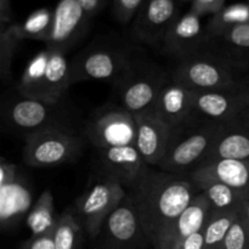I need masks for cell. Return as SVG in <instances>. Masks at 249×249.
Instances as JSON below:
<instances>
[{
    "label": "cell",
    "instance_id": "1",
    "mask_svg": "<svg viewBox=\"0 0 249 249\" xmlns=\"http://www.w3.org/2000/svg\"><path fill=\"white\" fill-rule=\"evenodd\" d=\"M198 192L191 180L148 168L128 190L141 226L156 249Z\"/></svg>",
    "mask_w": 249,
    "mask_h": 249
},
{
    "label": "cell",
    "instance_id": "2",
    "mask_svg": "<svg viewBox=\"0 0 249 249\" xmlns=\"http://www.w3.org/2000/svg\"><path fill=\"white\" fill-rule=\"evenodd\" d=\"M2 122L10 133L23 136L24 140L51 129H71L72 114L63 101L48 102L17 94L2 107Z\"/></svg>",
    "mask_w": 249,
    "mask_h": 249
},
{
    "label": "cell",
    "instance_id": "3",
    "mask_svg": "<svg viewBox=\"0 0 249 249\" xmlns=\"http://www.w3.org/2000/svg\"><path fill=\"white\" fill-rule=\"evenodd\" d=\"M224 124L195 121L174 130L167 153L158 168L169 174L187 177L206 160Z\"/></svg>",
    "mask_w": 249,
    "mask_h": 249
},
{
    "label": "cell",
    "instance_id": "4",
    "mask_svg": "<svg viewBox=\"0 0 249 249\" xmlns=\"http://www.w3.org/2000/svg\"><path fill=\"white\" fill-rule=\"evenodd\" d=\"M170 77L158 65L135 57L125 72L114 82L119 106L134 116L151 111L160 90Z\"/></svg>",
    "mask_w": 249,
    "mask_h": 249
},
{
    "label": "cell",
    "instance_id": "5",
    "mask_svg": "<svg viewBox=\"0 0 249 249\" xmlns=\"http://www.w3.org/2000/svg\"><path fill=\"white\" fill-rule=\"evenodd\" d=\"M134 58L130 49L123 44L96 41L71 61V87L87 80L117 82Z\"/></svg>",
    "mask_w": 249,
    "mask_h": 249
},
{
    "label": "cell",
    "instance_id": "6",
    "mask_svg": "<svg viewBox=\"0 0 249 249\" xmlns=\"http://www.w3.org/2000/svg\"><path fill=\"white\" fill-rule=\"evenodd\" d=\"M128 192L117 180L102 175L88 186L71 208L85 232L96 238L108 216L126 198Z\"/></svg>",
    "mask_w": 249,
    "mask_h": 249
},
{
    "label": "cell",
    "instance_id": "7",
    "mask_svg": "<svg viewBox=\"0 0 249 249\" xmlns=\"http://www.w3.org/2000/svg\"><path fill=\"white\" fill-rule=\"evenodd\" d=\"M23 160L34 168L58 167L82 155L84 141L75 130L51 129L26 139Z\"/></svg>",
    "mask_w": 249,
    "mask_h": 249
},
{
    "label": "cell",
    "instance_id": "8",
    "mask_svg": "<svg viewBox=\"0 0 249 249\" xmlns=\"http://www.w3.org/2000/svg\"><path fill=\"white\" fill-rule=\"evenodd\" d=\"M235 68L207 53H197L178 62L170 79L191 88L195 91H218L228 89L243 80Z\"/></svg>",
    "mask_w": 249,
    "mask_h": 249
},
{
    "label": "cell",
    "instance_id": "9",
    "mask_svg": "<svg viewBox=\"0 0 249 249\" xmlns=\"http://www.w3.org/2000/svg\"><path fill=\"white\" fill-rule=\"evenodd\" d=\"M84 136L96 150L134 146L136 119L122 106H107L92 114L85 123Z\"/></svg>",
    "mask_w": 249,
    "mask_h": 249
},
{
    "label": "cell",
    "instance_id": "10",
    "mask_svg": "<svg viewBox=\"0 0 249 249\" xmlns=\"http://www.w3.org/2000/svg\"><path fill=\"white\" fill-rule=\"evenodd\" d=\"M249 107V77L233 87L218 91H196L194 100L196 121L228 123L240 119Z\"/></svg>",
    "mask_w": 249,
    "mask_h": 249
},
{
    "label": "cell",
    "instance_id": "11",
    "mask_svg": "<svg viewBox=\"0 0 249 249\" xmlns=\"http://www.w3.org/2000/svg\"><path fill=\"white\" fill-rule=\"evenodd\" d=\"M91 16L78 0H60L53 10V23L45 40L49 50L67 53L88 32Z\"/></svg>",
    "mask_w": 249,
    "mask_h": 249
},
{
    "label": "cell",
    "instance_id": "12",
    "mask_svg": "<svg viewBox=\"0 0 249 249\" xmlns=\"http://www.w3.org/2000/svg\"><path fill=\"white\" fill-rule=\"evenodd\" d=\"M97 237L106 249H139L145 242L151 243L129 196L105 221Z\"/></svg>",
    "mask_w": 249,
    "mask_h": 249
},
{
    "label": "cell",
    "instance_id": "13",
    "mask_svg": "<svg viewBox=\"0 0 249 249\" xmlns=\"http://www.w3.org/2000/svg\"><path fill=\"white\" fill-rule=\"evenodd\" d=\"M179 18L175 0H146L131 27V34L140 43H163L170 27Z\"/></svg>",
    "mask_w": 249,
    "mask_h": 249
},
{
    "label": "cell",
    "instance_id": "14",
    "mask_svg": "<svg viewBox=\"0 0 249 249\" xmlns=\"http://www.w3.org/2000/svg\"><path fill=\"white\" fill-rule=\"evenodd\" d=\"M135 146L151 167H158L167 153L174 129L153 111L136 114Z\"/></svg>",
    "mask_w": 249,
    "mask_h": 249
},
{
    "label": "cell",
    "instance_id": "15",
    "mask_svg": "<svg viewBox=\"0 0 249 249\" xmlns=\"http://www.w3.org/2000/svg\"><path fill=\"white\" fill-rule=\"evenodd\" d=\"M207 38V31L201 16L190 10L174 22L163 39V50L178 62L201 53Z\"/></svg>",
    "mask_w": 249,
    "mask_h": 249
},
{
    "label": "cell",
    "instance_id": "16",
    "mask_svg": "<svg viewBox=\"0 0 249 249\" xmlns=\"http://www.w3.org/2000/svg\"><path fill=\"white\" fill-rule=\"evenodd\" d=\"M97 160L101 174L117 180L126 192L151 167L135 145L97 150Z\"/></svg>",
    "mask_w": 249,
    "mask_h": 249
},
{
    "label": "cell",
    "instance_id": "17",
    "mask_svg": "<svg viewBox=\"0 0 249 249\" xmlns=\"http://www.w3.org/2000/svg\"><path fill=\"white\" fill-rule=\"evenodd\" d=\"M201 53L218 58L238 72L248 68L249 22L238 24L215 36L207 34Z\"/></svg>",
    "mask_w": 249,
    "mask_h": 249
},
{
    "label": "cell",
    "instance_id": "18",
    "mask_svg": "<svg viewBox=\"0 0 249 249\" xmlns=\"http://www.w3.org/2000/svg\"><path fill=\"white\" fill-rule=\"evenodd\" d=\"M195 95L196 91L191 88L169 79L160 90L151 111L177 130L196 121L194 108Z\"/></svg>",
    "mask_w": 249,
    "mask_h": 249
},
{
    "label": "cell",
    "instance_id": "19",
    "mask_svg": "<svg viewBox=\"0 0 249 249\" xmlns=\"http://www.w3.org/2000/svg\"><path fill=\"white\" fill-rule=\"evenodd\" d=\"M186 178L194 184L215 180L249 194V158L211 160L199 165Z\"/></svg>",
    "mask_w": 249,
    "mask_h": 249
},
{
    "label": "cell",
    "instance_id": "20",
    "mask_svg": "<svg viewBox=\"0 0 249 249\" xmlns=\"http://www.w3.org/2000/svg\"><path fill=\"white\" fill-rule=\"evenodd\" d=\"M212 214V207L208 198L202 191H198L191 203L175 220L167 236L158 249H167L172 246H178L184 238L192 233L203 231Z\"/></svg>",
    "mask_w": 249,
    "mask_h": 249
},
{
    "label": "cell",
    "instance_id": "21",
    "mask_svg": "<svg viewBox=\"0 0 249 249\" xmlns=\"http://www.w3.org/2000/svg\"><path fill=\"white\" fill-rule=\"evenodd\" d=\"M247 158H249V124L240 118L224 124L202 164L211 160Z\"/></svg>",
    "mask_w": 249,
    "mask_h": 249
},
{
    "label": "cell",
    "instance_id": "22",
    "mask_svg": "<svg viewBox=\"0 0 249 249\" xmlns=\"http://www.w3.org/2000/svg\"><path fill=\"white\" fill-rule=\"evenodd\" d=\"M32 194L29 184L18 174L9 181L0 182V223L2 228L14 226L26 213H29Z\"/></svg>",
    "mask_w": 249,
    "mask_h": 249
},
{
    "label": "cell",
    "instance_id": "23",
    "mask_svg": "<svg viewBox=\"0 0 249 249\" xmlns=\"http://www.w3.org/2000/svg\"><path fill=\"white\" fill-rule=\"evenodd\" d=\"M49 51L50 55L44 77L43 100L48 102H61L71 87V62L62 51Z\"/></svg>",
    "mask_w": 249,
    "mask_h": 249
},
{
    "label": "cell",
    "instance_id": "24",
    "mask_svg": "<svg viewBox=\"0 0 249 249\" xmlns=\"http://www.w3.org/2000/svg\"><path fill=\"white\" fill-rule=\"evenodd\" d=\"M194 185L198 191H202L206 195L213 213L237 211V209L243 208L249 199L248 192L240 191L215 180L197 182Z\"/></svg>",
    "mask_w": 249,
    "mask_h": 249
},
{
    "label": "cell",
    "instance_id": "25",
    "mask_svg": "<svg viewBox=\"0 0 249 249\" xmlns=\"http://www.w3.org/2000/svg\"><path fill=\"white\" fill-rule=\"evenodd\" d=\"M50 51L48 49L36 53L24 68L17 84V92L22 96L43 100V85Z\"/></svg>",
    "mask_w": 249,
    "mask_h": 249
},
{
    "label": "cell",
    "instance_id": "26",
    "mask_svg": "<svg viewBox=\"0 0 249 249\" xmlns=\"http://www.w3.org/2000/svg\"><path fill=\"white\" fill-rule=\"evenodd\" d=\"M58 216H55L53 197L50 190L41 192L39 198L29 211L27 215V226L33 236L45 235L53 232L57 224Z\"/></svg>",
    "mask_w": 249,
    "mask_h": 249
},
{
    "label": "cell",
    "instance_id": "27",
    "mask_svg": "<svg viewBox=\"0 0 249 249\" xmlns=\"http://www.w3.org/2000/svg\"><path fill=\"white\" fill-rule=\"evenodd\" d=\"M83 232L82 224L78 220L72 208H68L58 216L57 224L53 229V242L56 249H80Z\"/></svg>",
    "mask_w": 249,
    "mask_h": 249
},
{
    "label": "cell",
    "instance_id": "28",
    "mask_svg": "<svg viewBox=\"0 0 249 249\" xmlns=\"http://www.w3.org/2000/svg\"><path fill=\"white\" fill-rule=\"evenodd\" d=\"M242 209L243 208L232 212H225V213H213L212 212L211 218H209L208 223L203 230L206 249L221 248L226 237V233L229 232L236 216Z\"/></svg>",
    "mask_w": 249,
    "mask_h": 249
},
{
    "label": "cell",
    "instance_id": "29",
    "mask_svg": "<svg viewBox=\"0 0 249 249\" xmlns=\"http://www.w3.org/2000/svg\"><path fill=\"white\" fill-rule=\"evenodd\" d=\"M249 22V5L235 4L224 7L220 12L214 15L213 18L207 24L206 31L209 36L220 34L232 27Z\"/></svg>",
    "mask_w": 249,
    "mask_h": 249
},
{
    "label": "cell",
    "instance_id": "30",
    "mask_svg": "<svg viewBox=\"0 0 249 249\" xmlns=\"http://www.w3.org/2000/svg\"><path fill=\"white\" fill-rule=\"evenodd\" d=\"M53 11L49 9H39L32 12L23 23H17V34L19 39H34L45 43L53 23Z\"/></svg>",
    "mask_w": 249,
    "mask_h": 249
},
{
    "label": "cell",
    "instance_id": "31",
    "mask_svg": "<svg viewBox=\"0 0 249 249\" xmlns=\"http://www.w3.org/2000/svg\"><path fill=\"white\" fill-rule=\"evenodd\" d=\"M19 41L16 22L0 26V74L4 82L11 79L12 60Z\"/></svg>",
    "mask_w": 249,
    "mask_h": 249
},
{
    "label": "cell",
    "instance_id": "32",
    "mask_svg": "<svg viewBox=\"0 0 249 249\" xmlns=\"http://www.w3.org/2000/svg\"><path fill=\"white\" fill-rule=\"evenodd\" d=\"M220 249H249V236L243 218V209L236 216Z\"/></svg>",
    "mask_w": 249,
    "mask_h": 249
},
{
    "label": "cell",
    "instance_id": "33",
    "mask_svg": "<svg viewBox=\"0 0 249 249\" xmlns=\"http://www.w3.org/2000/svg\"><path fill=\"white\" fill-rule=\"evenodd\" d=\"M146 0H113V12L121 23H128L139 12Z\"/></svg>",
    "mask_w": 249,
    "mask_h": 249
},
{
    "label": "cell",
    "instance_id": "34",
    "mask_svg": "<svg viewBox=\"0 0 249 249\" xmlns=\"http://www.w3.org/2000/svg\"><path fill=\"white\" fill-rule=\"evenodd\" d=\"M224 5L225 0H194L191 11L201 17L211 14L216 15L224 9Z\"/></svg>",
    "mask_w": 249,
    "mask_h": 249
},
{
    "label": "cell",
    "instance_id": "35",
    "mask_svg": "<svg viewBox=\"0 0 249 249\" xmlns=\"http://www.w3.org/2000/svg\"><path fill=\"white\" fill-rule=\"evenodd\" d=\"M53 232L40 236H33L23 243L21 249H56Z\"/></svg>",
    "mask_w": 249,
    "mask_h": 249
},
{
    "label": "cell",
    "instance_id": "36",
    "mask_svg": "<svg viewBox=\"0 0 249 249\" xmlns=\"http://www.w3.org/2000/svg\"><path fill=\"white\" fill-rule=\"evenodd\" d=\"M179 249H206L203 231L192 233L178 245Z\"/></svg>",
    "mask_w": 249,
    "mask_h": 249
},
{
    "label": "cell",
    "instance_id": "37",
    "mask_svg": "<svg viewBox=\"0 0 249 249\" xmlns=\"http://www.w3.org/2000/svg\"><path fill=\"white\" fill-rule=\"evenodd\" d=\"M78 2L92 17L104 9L105 4H106V0H78Z\"/></svg>",
    "mask_w": 249,
    "mask_h": 249
},
{
    "label": "cell",
    "instance_id": "38",
    "mask_svg": "<svg viewBox=\"0 0 249 249\" xmlns=\"http://www.w3.org/2000/svg\"><path fill=\"white\" fill-rule=\"evenodd\" d=\"M14 22L10 0H0V26L11 24Z\"/></svg>",
    "mask_w": 249,
    "mask_h": 249
},
{
    "label": "cell",
    "instance_id": "39",
    "mask_svg": "<svg viewBox=\"0 0 249 249\" xmlns=\"http://www.w3.org/2000/svg\"><path fill=\"white\" fill-rule=\"evenodd\" d=\"M243 218H245L246 228H247L248 236H249V199L247 201V203H246L245 208H243Z\"/></svg>",
    "mask_w": 249,
    "mask_h": 249
},
{
    "label": "cell",
    "instance_id": "40",
    "mask_svg": "<svg viewBox=\"0 0 249 249\" xmlns=\"http://www.w3.org/2000/svg\"><path fill=\"white\" fill-rule=\"evenodd\" d=\"M241 119H243V121L247 122V123L249 124V107L247 108V111H246L245 113H243V116L241 117Z\"/></svg>",
    "mask_w": 249,
    "mask_h": 249
},
{
    "label": "cell",
    "instance_id": "41",
    "mask_svg": "<svg viewBox=\"0 0 249 249\" xmlns=\"http://www.w3.org/2000/svg\"><path fill=\"white\" fill-rule=\"evenodd\" d=\"M167 249H179V247L178 246H172V247H168Z\"/></svg>",
    "mask_w": 249,
    "mask_h": 249
},
{
    "label": "cell",
    "instance_id": "42",
    "mask_svg": "<svg viewBox=\"0 0 249 249\" xmlns=\"http://www.w3.org/2000/svg\"><path fill=\"white\" fill-rule=\"evenodd\" d=\"M179 1H182V2H186V1H191V0H179ZM194 1V0H192Z\"/></svg>",
    "mask_w": 249,
    "mask_h": 249
}]
</instances>
